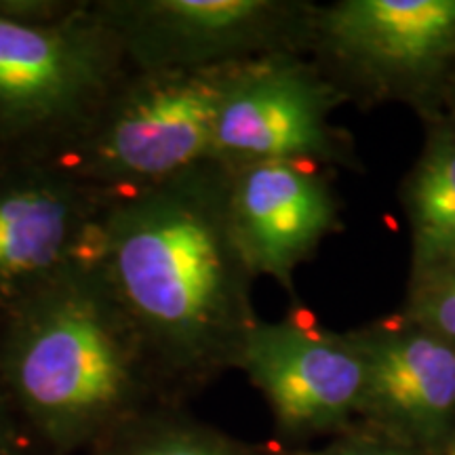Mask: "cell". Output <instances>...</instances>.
Listing matches in <instances>:
<instances>
[{"instance_id": "obj_12", "label": "cell", "mask_w": 455, "mask_h": 455, "mask_svg": "<svg viewBox=\"0 0 455 455\" xmlns=\"http://www.w3.org/2000/svg\"><path fill=\"white\" fill-rule=\"evenodd\" d=\"M411 228V289L455 268V127L432 124L403 192Z\"/></svg>"}, {"instance_id": "obj_9", "label": "cell", "mask_w": 455, "mask_h": 455, "mask_svg": "<svg viewBox=\"0 0 455 455\" xmlns=\"http://www.w3.org/2000/svg\"><path fill=\"white\" fill-rule=\"evenodd\" d=\"M108 204L53 164L0 158V316L93 258Z\"/></svg>"}, {"instance_id": "obj_14", "label": "cell", "mask_w": 455, "mask_h": 455, "mask_svg": "<svg viewBox=\"0 0 455 455\" xmlns=\"http://www.w3.org/2000/svg\"><path fill=\"white\" fill-rule=\"evenodd\" d=\"M403 316L455 346V268L411 289Z\"/></svg>"}, {"instance_id": "obj_4", "label": "cell", "mask_w": 455, "mask_h": 455, "mask_svg": "<svg viewBox=\"0 0 455 455\" xmlns=\"http://www.w3.org/2000/svg\"><path fill=\"white\" fill-rule=\"evenodd\" d=\"M131 70L93 0L53 24L0 17V158H53Z\"/></svg>"}, {"instance_id": "obj_10", "label": "cell", "mask_w": 455, "mask_h": 455, "mask_svg": "<svg viewBox=\"0 0 455 455\" xmlns=\"http://www.w3.org/2000/svg\"><path fill=\"white\" fill-rule=\"evenodd\" d=\"M350 333L365 363L367 428L443 455L455 436V346L405 316Z\"/></svg>"}, {"instance_id": "obj_11", "label": "cell", "mask_w": 455, "mask_h": 455, "mask_svg": "<svg viewBox=\"0 0 455 455\" xmlns=\"http://www.w3.org/2000/svg\"><path fill=\"white\" fill-rule=\"evenodd\" d=\"M226 204L255 275L293 293L295 270L339 228V207L318 164L261 161L226 167Z\"/></svg>"}, {"instance_id": "obj_2", "label": "cell", "mask_w": 455, "mask_h": 455, "mask_svg": "<svg viewBox=\"0 0 455 455\" xmlns=\"http://www.w3.org/2000/svg\"><path fill=\"white\" fill-rule=\"evenodd\" d=\"M0 382L53 455L89 453L173 396L95 255L0 316Z\"/></svg>"}, {"instance_id": "obj_17", "label": "cell", "mask_w": 455, "mask_h": 455, "mask_svg": "<svg viewBox=\"0 0 455 455\" xmlns=\"http://www.w3.org/2000/svg\"><path fill=\"white\" fill-rule=\"evenodd\" d=\"M83 0H0V17L28 24H53L81 7Z\"/></svg>"}, {"instance_id": "obj_5", "label": "cell", "mask_w": 455, "mask_h": 455, "mask_svg": "<svg viewBox=\"0 0 455 455\" xmlns=\"http://www.w3.org/2000/svg\"><path fill=\"white\" fill-rule=\"evenodd\" d=\"M133 70H207L312 43L316 7L289 0H93Z\"/></svg>"}, {"instance_id": "obj_3", "label": "cell", "mask_w": 455, "mask_h": 455, "mask_svg": "<svg viewBox=\"0 0 455 455\" xmlns=\"http://www.w3.org/2000/svg\"><path fill=\"white\" fill-rule=\"evenodd\" d=\"M238 66L131 70L83 133L44 163L110 203L178 178L212 161L220 104Z\"/></svg>"}, {"instance_id": "obj_6", "label": "cell", "mask_w": 455, "mask_h": 455, "mask_svg": "<svg viewBox=\"0 0 455 455\" xmlns=\"http://www.w3.org/2000/svg\"><path fill=\"white\" fill-rule=\"evenodd\" d=\"M238 369L268 403L287 439L352 428L365 390V363L352 333L318 327L306 310L259 321L244 339Z\"/></svg>"}, {"instance_id": "obj_13", "label": "cell", "mask_w": 455, "mask_h": 455, "mask_svg": "<svg viewBox=\"0 0 455 455\" xmlns=\"http://www.w3.org/2000/svg\"><path fill=\"white\" fill-rule=\"evenodd\" d=\"M87 455H287L241 443L224 432L209 428L171 405L141 415L114 432L110 439L91 449Z\"/></svg>"}, {"instance_id": "obj_18", "label": "cell", "mask_w": 455, "mask_h": 455, "mask_svg": "<svg viewBox=\"0 0 455 455\" xmlns=\"http://www.w3.org/2000/svg\"><path fill=\"white\" fill-rule=\"evenodd\" d=\"M443 455H455V436L451 441H449V445L445 447V451H443Z\"/></svg>"}, {"instance_id": "obj_16", "label": "cell", "mask_w": 455, "mask_h": 455, "mask_svg": "<svg viewBox=\"0 0 455 455\" xmlns=\"http://www.w3.org/2000/svg\"><path fill=\"white\" fill-rule=\"evenodd\" d=\"M295 455H426L409 449L401 443H395L373 430H346L329 443L325 449L316 453H295Z\"/></svg>"}, {"instance_id": "obj_1", "label": "cell", "mask_w": 455, "mask_h": 455, "mask_svg": "<svg viewBox=\"0 0 455 455\" xmlns=\"http://www.w3.org/2000/svg\"><path fill=\"white\" fill-rule=\"evenodd\" d=\"M95 259L171 395L238 367L259 316L220 163L112 201Z\"/></svg>"}, {"instance_id": "obj_19", "label": "cell", "mask_w": 455, "mask_h": 455, "mask_svg": "<svg viewBox=\"0 0 455 455\" xmlns=\"http://www.w3.org/2000/svg\"><path fill=\"white\" fill-rule=\"evenodd\" d=\"M453 93H455V91H453ZM453 98H455V95H453ZM453 114H455V101H453ZM451 124L455 127V116H453V123Z\"/></svg>"}, {"instance_id": "obj_15", "label": "cell", "mask_w": 455, "mask_h": 455, "mask_svg": "<svg viewBox=\"0 0 455 455\" xmlns=\"http://www.w3.org/2000/svg\"><path fill=\"white\" fill-rule=\"evenodd\" d=\"M0 455H53L38 439L0 382Z\"/></svg>"}, {"instance_id": "obj_7", "label": "cell", "mask_w": 455, "mask_h": 455, "mask_svg": "<svg viewBox=\"0 0 455 455\" xmlns=\"http://www.w3.org/2000/svg\"><path fill=\"white\" fill-rule=\"evenodd\" d=\"M338 93L301 53L244 61L221 98L212 161L226 167L341 161L344 146L329 118L339 101Z\"/></svg>"}, {"instance_id": "obj_8", "label": "cell", "mask_w": 455, "mask_h": 455, "mask_svg": "<svg viewBox=\"0 0 455 455\" xmlns=\"http://www.w3.org/2000/svg\"><path fill=\"white\" fill-rule=\"evenodd\" d=\"M312 43L373 93L424 100L455 70V0H341Z\"/></svg>"}]
</instances>
